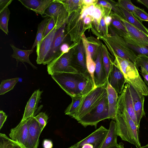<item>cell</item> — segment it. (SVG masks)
Here are the masks:
<instances>
[{
	"mask_svg": "<svg viewBox=\"0 0 148 148\" xmlns=\"http://www.w3.org/2000/svg\"><path fill=\"white\" fill-rule=\"evenodd\" d=\"M86 51V62L87 71L95 83L94 80V74L95 69V63L90 54L87 51Z\"/></svg>",
	"mask_w": 148,
	"mask_h": 148,
	"instance_id": "836d02e7",
	"label": "cell"
},
{
	"mask_svg": "<svg viewBox=\"0 0 148 148\" xmlns=\"http://www.w3.org/2000/svg\"><path fill=\"white\" fill-rule=\"evenodd\" d=\"M13 148H25L17 143L13 141Z\"/></svg>",
	"mask_w": 148,
	"mask_h": 148,
	"instance_id": "9f6ffc18",
	"label": "cell"
},
{
	"mask_svg": "<svg viewBox=\"0 0 148 148\" xmlns=\"http://www.w3.org/2000/svg\"><path fill=\"white\" fill-rule=\"evenodd\" d=\"M43 130L34 116L32 117L28 126L26 148H38L39 138Z\"/></svg>",
	"mask_w": 148,
	"mask_h": 148,
	"instance_id": "5bb4252c",
	"label": "cell"
},
{
	"mask_svg": "<svg viewBox=\"0 0 148 148\" xmlns=\"http://www.w3.org/2000/svg\"><path fill=\"white\" fill-rule=\"evenodd\" d=\"M120 19L126 27L129 36L138 42L148 44V35L121 17Z\"/></svg>",
	"mask_w": 148,
	"mask_h": 148,
	"instance_id": "603a6c76",
	"label": "cell"
},
{
	"mask_svg": "<svg viewBox=\"0 0 148 148\" xmlns=\"http://www.w3.org/2000/svg\"><path fill=\"white\" fill-rule=\"evenodd\" d=\"M34 118L43 129L47 123L49 118L47 114L45 112H41L34 116Z\"/></svg>",
	"mask_w": 148,
	"mask_h": 148,
	"instance_id": "f35d334b",
	"label": "cell"
},
{
	"mask_svg": "<svg viewBox=\"0 0 148 148\" xmlns=\"http://www.w3.org/2000/svg\"><path fill=\"white\" fill-rule=\"evenodd\" d=\"M104 20L106 25H108L112 22V18L111 16H108L105 18Z\"/></svg>",
	"mask_w": 148,
	"mask_h": 148,
	"instance_id": "f907efd6",
	"label": "cell"
},
{
	"mask_svg": "<svg viewBox=\"0 0 148 148\" xmlns=\"http://www.w3.org/2000/svg\"><path fill=\"white\" fill-rule=\"evenodd\" d=\"M115 120L118 136L137 148L140 147L139 130L126 110L122 92L118 96Z\"/></svg>",
	"mask_w": 148,
	"mask_h": 148,
	"instance_id": "6da1fadb",
	"label": "cell"
},
{
	"mask_svg": "<svg viewBox=\"0 0 148 148\" xmlns=\"http://www.w3.org/2000/svg\"><path fill=\"white\" fill-rule=\"evenodd\" d=\"M97 87L88 72L84 74L77 82L75 96H85Z\"/></svg>",
	"mask_w": 148,
	"mask_h": 148,
	"instance_id": "2e32d148",
	"label": "cell"
},
{
	"mask_svg": "<svg viewBox=\"0 0 148 148\" xmlns=\"http://www.w3.org/2000/svg\"><path fill=\"white\" fill-rule=\"evenodd\" d=\"M43 92L39 89L35 90L27 101L21 121H23L32 116H34L38 104Z\"/></svg>",
	"mask_w": 148,
	"mask_h": 148,
	"instance_id": "ac0fdd59",
	"label": "cell"
},
{
	"mask_svg": "<svg viewBox=\"0 0 148 148\" xmlns=\"http://www.w3.org/2000/svg\"><path fill=\"white\" fill-rule=\"evenodd\" d=\"M107 119L109 118L107 91L98 103L78 122L84 127L91 126L96 128L99 122Z\"/></svg>",
	"mask_w": 148,
	"mask_h": 148,
	"instance_id": "3957f363",
	"label": "cell"
},
{
	"mask_svg": "<svg viewBox=\"0 0 148 148\" xmlns=\"http://www.w3.org/2000/svg\"><path fill=\"white\" fill-rule=\"evenodd\" d=\"M119 5L127 12L133 14L137 7L130 0H121L118 1Z\"/></svg>",
	"mask_w": 148,
	"mask_h": 148,
	"instance_id": "e575fe53",
	"label": "cell"
},
{
	"mask_svg": "<svg viewBox=\"0 0 148 148\" xmlns=\"http://www.w3.org/2000/svg\"><path fill=\"white\" fill-rule=\"evenodd\" d=\"M102 60L108 77L109 73L111 69L112 63L111 62L105 49L104 48H103V49Z\"/></svg>",
	"mask_w": 148,
	"mask_h": 148,
	"instance_id": "8d00e7d4",
	"label": "cell"
},
{
	"mask_svg": "<svg viewBox=\"0 0 148 148\" xmlns=\"http://www.w3.org/2000/svg\"><path fill=\"white\" fill-rule=\"evenodd\" d=\"M7 116L2 110L0 111V129L2 128L3 125L6 120Z\"/></svg>",
	"mask_w": 148,
	"mask_h": 148,
	"instance_id": "ee69618b",
	"label": "cell"
},
{
	"mask_svg": "<svg viewBox=\"0 0 148 148\" xmlns=\"http://www.w3.org/2000/svg\"><path fill=\"white\" fill-rule=\"evenodd\" d=\"M65 24L57 29L56 32L50 49L44 59L42 64H48L60 54V47L64 38Z\"/></svg>",
	"mask_w": 148,
	"mask_h": 148,
	"instance_id": "8fae6325",
	"label": "cell"
},
{
	"mask_svg": "<svg viewBox=\"0 0 148 148\" xmlns=\"http://www.w3.org/2000/svg\"><path fill=\"white\" fill-rule=\"evenodd\" d=\"M78 52L77 55V61L78 64L76 68L79 73L85 74L88 72L84 54V49L82 44H79L78 47Z\"/></svg>",
	"mask_w": 148,
	"mask_h": 148,
	"instance_id": "f546056e",
	"label": "cell"
},
{
	"mask_svg": "<svg viewBox=\"0 0 148 148\" xmlns=\"http://www.w3.org/2000/svg\"><path fill=\"white\" fill-rule=\"evenodd\" d=\"M10 45L13 51L11 57L16 60L17 66L20 62L24 64V63L25 62L29 64L34 69H37V67L32 64L29 59V56L33 52L34 49H31L28 50H22L16 47L12 44H10Z\"/></svg>",
	"mask_w": 148,
	"mask_h": 148,
	"instance_id": "cb8c5ba5",
	"label": "cell"
},
{
	"mask_svg": "<svg viewBox=\"0 0 148 148\" xmlns=\"http://www.w3.org/2000/svg\"><path fill=\"white\" fill-rule=\"evenodd\" d=\"M136 1L144 5L148 9V0H137Z\"/></svg>",
	"mask_w": 148,
	"mask_h": 148,
	"instance_id": "681fc988",
	"label": "cell"
},
{
	"mask_svg": "<svg viewBox=\"0 0 148 148\" xmlns=\"http://www.w3.org/2000/svg\"><path fill=\"white\" fill-rule=\"evenodd\" d=\"M42 145L43 148H52L53 147V144L51 141L47 139L44 140Z\"/></svg>",
	"mask_w": 148,
	"mask_h": 148,
	"instance_id": "bcb514c9",
	"label": "cell"
},
{
	"mask_svg": "<svg viewBox=\"0 0 148 148\" xmlns=\"http://www.w3.org/2000/svg\"><path fill=\"white\" fill-rule=\"evenodd\" d=\"M112 45L116 55L130 61L136 65L137 57L130 49L123 37L117 36Z\"/></svg>",
	"mask_w": 148,
	"mask_h": 148,
	"instance_id": "30bf717a",
	"label": "cell"
},
{
	"mask_svg": "<svg viewBox=\"0 0 148 148\" xmlns=\"http://www.w3.org/2000/svg\"><path fill=\"white\" fill-rule=\"evenodd\" d=\"M91 21V18L89 16H87L84 20V23L86 24H89L90 22Z\"/></svg>",
	"mask_w": 148,
	"mask_h": 148,
	"instance_id": "db71d44e",
	"label": "cell"
},
{
	"mask_svg": "<svg viewBox=\"0 0 148 148\" xmlns=\"http://www.w3.org/2000/svg\"><path fill=\"white\" fill-rule=\"evenodd\" d=\"M115 56L114 63L123 73L126 82L144 96H148V87L140 76L136 65L130 61Z\"/></svg>",
	"mask_w": 148,
	"mask_h": 148,
	"instance_id": "7a4b0ae2",
	"label": "cell"
},
{
	"mask_svg": "<svg viewBox=\"0 0 148 148\" xmlns=\"http://www.w3.org/2000/svg\"><path fill=\"white\" fill-rule=\"evenodd\" d=\"M55 26V23L54 18L52 17H50L45 29L43 38L51 32Z\"/></svg>",
	"mask_w": 148,
	"mask_h": 148,
	"instance_id": "ab89813d",
	"label": "cell"
},
{
	"mask_svg": "<svg viewBox=\"0 0 148 148\" xmlns=\"http://www.w3.org/2000/svg\"><path fill=\"white\" fill-rule=\"evenodd\" d=\"M69 48L68 45L66 43L62 44L61 45L60 51L61 53H65L69 52Z\"/></svg>",
	"mask_w": 148,
	"mask_h": 148,
	"instance_id": "f6af8a7d",
	"label": "cell"
},
{
	"mask_svg": "<svg viewBox=\"0 0 148 148\" xmlns=\"http://www.w3.org/2000/svg\"><path fill=\"white\" fill-rule=\"evenodd\" d=\"M133 14L136 18L142 21H148V14L144 9L137 7Z\"/></svg>",
	"mask_w": 148,
	"mask_h": 148,
	"instance_id": "74e56055",
	"label": "cell"
},
{
	"mask_svg": "<svg viewBox=\"0 0 148 148\" xmlns=\"http://www.w3.org/2000/svg\"><path fill=\"white\" fill-rule=\"evenodd\" d=\"M108 130L101 126L86 137L73 145L75 148H100Z\"/></svg>",
	"mask_w": 148,
	"mask_h": 148,
	"instance_id": "ba28073f",
	"label": "cell"
},
{
	"mask_svg": "<svg viewBox=\"0 0 148 148\" xmlns=\"http://www.w3.org/2000/svg\"><path fill=\"white\" fill-rule=\"evenodd\" d=\"M136 65L140 68L141 74L143 76L144 81L148 87V62L147 57L144 56L137 57Z\"/></svg>",
	"mask_w": 148,
	"mask_h": 148,
	"instance_id": "f1b7e54d",
	"label": "cell"
},
{
	"mask_svg": "<svg viewBox=\"0 0 148 148\" xmlns=\"http://www.w3.org/2000/svg\"><path fill=\"white\" fill-rule=\"evenodd\" d=\"M112 23L117 29L119 36L124 38L129 36L128 32L121 22L119 16L118 18H114L112 19Z\"/></svg>",
	"mask_w": 148,
	"mask_h": 148,
	"instance_id": "d6a6232c",
	"label": "cell"
},
{
	"mask_svg": "<svg viewBox=\"0 0 148 148\" xmlns=\"http://www.w3.org/2000/svg\"><path fill=\"white\" fill-rule=\"evenodd\" d=\"M13 0H0V12L2 11L6 7H8Z\"/></svg>",
	"mask_w": 148,
	"mask_h": 148,
	"instance_id": "b9f144b4",
	"label": "cell"
},
{
	"mask_svg": "<svg viewBox=\"0 0 148 148\" xmlns=\"http://www.w3.org/2000/svg\"><path fill=\"white\" fill-rule=\"evenodd\" d=\"M84 74L58 73L51 75L53 79L71 97L75 96L77 82Z\"/></svg>",
	"mask_w": 148,
	"mask_h": 148,
	"instance_id": "5b68a950",
	"label": "cell"
},
{
	"mask_svg": "<svg viewBox=\"0 0 148 148\" xmlns=\"http://www.w3.org/2000/svg\"><path fill=\"white\" fill-rule=\"evenodd\" d=\"M129 87L132 99L138 128L139 130L140 120L145 115L144 106L145 96L129 84Z\"/></svg>",
	"mask_w": 148,
	"mask_h": 148,
	"instance_id": "4fadbf2b",
	"label": "cell"
},
{
	"mask_svg": "<svg viewBox=\"0 0 148 148\" xmlns=\"http://www.w3.org/2000/svg\"><path fill=\"white\" fill-rule=\"evenodd\" d=\"M84 42L86 51L90 54L92 58L96 50V46L93 44L88 42L85 39H84Z\"/></svg>",
	"mask_w": 148,
	"mask_h": 148,
	"instance_id": "60d3db41",
	"label": "cell"
},
{
	"mask_svg": "<svg viewBox=\"0 0 148 148\" xmlns=\"http://www.w3.org/2000/svg\"><path fill=\"white\" fill-rule=\"evenodd\" d=\"M19 79L18 77H16L2 80L0 85V95H3L12 90Z\"/></svg>",
	"mask_w": 148,
	"mask_h": 148,
	"instance_id": "4dcf8cb0",
	"label": "cell"
},
{
	"mask_svg": "<svg viewBox=\"0 0 148 148\" xmlns=\"http://www.w3.org/2000/svg\"><path fill=\"white\" fill-rule=\"evenodd\" d=\"M88 15L86 8L84 10L81 15V18L84 19Z\"/></svg>",
	"mask_w": 148,
	"mask_h": 148,
	"instance_id": "816d5d0a",
	"label": "cell"
},
{
	"mask_svg": "<svg viewBox=\"0 0 148 148\" xmlns=\"http://www.w3.org/2000/svg\"><path fill=\"white\" fill-rule=\"evenodd\" d=\"M123 38L128 47L136 57L141 56L148 58V44L138 42L129 36Z\"/></svg>",
	"mask_w": 148,
	"mask_h": 148,
	"instance_id": "ffe728a7",
	"label": "cell"
},
{
	"mask_svg": "<svg viewBox=\"0 0 148 148\" xmlns=\"http://www.w3.org/2000/svg\"><path fill=\"white\" fill-rule=\"evenodd\" d=\"M42 16L53 18L57 30L65 24L67 10L61 1L53 0Z\"/></svg>",
	"mask_w": 148,
	"mask_h": 148,
	"instance_id": "52a82bcc",
	"label": "cell"
},
{
	"mask_svg": "<svg viewBox=\"0 0 148 148\" xmlns=\"http://www.w3.org/2000/svg\"><path fill=\"white\" fill-rule=\"evenodd\" d=\"M102 15V12L101 10L97 7H95L92 15L94 18L97 21H99Z\"/></svg>",
	"mask_w": 148,
	"mask_h": 148,
	"instance_id": "7bdbcfd3",
	"label": "cell"
},
{
	"mask_svg": "<svg viewBox=\"0 0 148 148\" xmlns=\"http://www.w3.org/2000/svg\"><path fill=\"white\" fill-rule=\"evenodd\" d=\"M106 25L104 18L102 17L100 21L99 28L100 30L106 32Z\"/></svg>",
	"mask_w": 148,
	"mask_h": 148,
	"instance_id": "7dc6e473",
	"label": "cell"
},
{
	"mask_svg": "<svg viewBox=\"0 0 148 148\" xmlns=\"http://www.w3.org/2000/svg\"><path fill=\"white\" fill-rule=\"evenodd\" d=\"M68 148H75L74 147L73 145L71 146L70 147H69Z\"/></svg>",
	"mask_w": 148,
	"mask_h": 148,
	"instance_id": "91938a15",
	"label": "cell"
},
{
	"mask_svg": "<svg viewBox=\"0 0 148 148\" xmlns=\"http://www.w3.org/2000/svg\"><path fill=\"white\" fill-rule=\"evenodd\" d=\"M10 13L8 7L0 12V29L7 35L9 33L8 26Z\"/></svg>",
	"mask_w": 148,
	"mask_h": 148,
	"instance_id": "1f68e13d",
	"label": "cell"
},
{
	"mask_svg": "<svg viewBox=\"0 0 148 148\" xmlns=\"http://www.w3.org/2000/svg\"><path fill=\"white\" fill-rule=\"evenodd\" d=\"M107 82L118 94H121L126 81L123 73L114 63L112 64L111 69L107 77Z\"/></svg>",
	"mask_w": 148,
	"mask_h": 148,
	"instance_id": "7c38bea8",
	"label": "cell"
},
{
	"mask_svg": "<svg viewBox=\"0 0 148 148\" xmlns=\"http://www.w3.org/2000/svg\"><path fill=\"white\" fill-rule=\"evenodd\" d=\"M32 117L21 121L16 127L11 129L9 134L10 139L13 141L25 148L28 138L29 125Z\"/></svg>",
	"mask_w": 148,
	"mask_h": 148,
	"instance_id": "9c48e42d",
	"label": "cell"
},
{
	"mask_svg": "<svg viewBox=\"0 0 148 148\" xmlns=\"http://www.w3.org/2000/svg\"><path fill=\"white\" fill-rule=\"evenodd\" d=\"M120 7L124 15V20L130 24L148 35V29L132 13L127 12L121 7Z\"/></svg>",
	"mask_w": 148,
	"mask_h": 148,
	"instance_id": "4316f807",
	"label": "cell"
},
{
	"mask_svg": "<svg viewBox=\"0 0 148 148\" xmlns=\"http://www.w3.org/2000/svg\"><path fill=\"white\" fill-rule=\"evenodd\" d=\"M0 148H13L12 140L5 134H0Z\"/></svg>",
	"mask_w": 148,
	"mask_h": 148,
	"instance_id": "d590c367",
	"label": "cell"
},
{
	"mask_svg": "<svg viewBox=\"0 0 148 148\" xmlns=\"http://www.w3.org/2000/svg\"><path fill=\"white\" fill-rule=\"evenodd\" d=\"M70 53H61L47 65V71L52 75L58 73H79L72 66V56Z\"/></svg>",
	"mask_w": 148,
	"mask_h": 148,
	"instance_id": "8992f818",
	"label": "cell"
},
{
	"mask_svg": "<svg viewBox=\"0 0 148 148\" xmlns=\"http://www.w3.org/2000/svg\"><path fill=\"white\" fill-rule=\"evenodd\" d=\"M147 60L148 62V58L147 57Z\"/></svg>",
	"mask_w": 148,
	"mask_h": 148,
	"instance_id": "94428289",
	"label": "cell"
},
{
	"mask_svg": "<svg viewBox=\"0 0 148 148\" xmlns=\"http://www.w3.org/2000/svg\"><path fill=\"white\" fill-rule=\"evenodd\" d=\"M101 51L97 54L95 61V69L94 74V80L96 87L106 85L107 76L103 63Z\"/></svg>",
	"mask_w": 148,
	"mask_h": 148,
	"instance_id": "e0dca14e",
	"label": "cell"
},
{
	"mask_svg": "<svg viewBox=\"0 0 148 148\" xmlns=\"http://www.w3.org/2000/svg\"><path fill=\"white\" fill-rule=\"evenodd\" d=\"M95 7L94 5H92L86 8L88 15L92 16Z\"/></svg>",
	"mask_w": 148,
	"mask_h": 148,
	"instance_id": "c3c4849f",
	"label": "cell"
},
{
	"mask_svg": "<svg viewBox=\"0 0 148 148\" xmlns=\"http://www.w3.org/2000/svg\"><path fill=\"white\" fill-rule=\"evenodd\" d=\"M75 4H77L80 1V0H71Z\"/></svg>",
	"mask_w": 148,
	"mask_h": 148,
	"instance_id": "6f0895ef",
	"label": "cell"
},
{
	"mask_svg": "<svg viewBox=\"0 0 148 148\" xmlns=\"http://www.w3.org/2000/svg\"><path fill=\"white\" fill-rule=\"evenodd\" d=\"M107 135L100 148H109L113 147L117 143L116 126V121L112 120L110 123Z\"/></svg>",
	"mask_w": 148,
	"mask_h": 148,
	"instance_id": "d4e9b609",
	"label": "cell"
},
{
	"mask_svg": "<svg viewBox=\"0 0 148 148\" xmlns=\"http://www.w3.org/2000/svg\"><path fill=\"white\" fill-rule=\"evenodd\" d=\"M84 96H75L71 97L72 101L65 110V114L68 115L75 119L78 112Z\"/></svg>",
	"mask_w": 148,
	"mask_h": 148,
	"instance_id": "484cf974",
	"label": "cell"
},
{
	"mask_svg": "<svg viewBox=\"0 0 148 148\" xmlns=\"http://www.w3.org/2000/svg\"><path fill=\"white\" fill-rule=\"evenodd\" d=\"M50 18L49 17H45L38 25L36 38L32 48L34 49V48L36 46V52L38 50L41 42L43 38L45 29Z\"/></svg>",
	"mask_w": 148,
	"mask_h": 148,
	"instance_id": "83f0119b",
	"label": "cell"
},
{
	"mask_svg": "<svg viewBox=\"0 0 148 148\" xmlns=\"http://www.w3.org/2000/svg\"><path fill=\"white\" fill-rule=\"evenodd\" d=\"M122 92L123 94V101L126 110L138 128L136 116L128 84L125 85Z\"/></svg>",
	"mask_w": 148,
	"mask_h": 148,
	"instance_id": "7402d4cb",
	"label": "cell"
},
{
	"mask_svg": "<svg viewBox=\"0 0 148 148\" xmlns=\"http://www.w3.org/2000/svg\"><path fill=\"white\" fill-rule=\"evenodd\" d=\"M95 1L93 0H84L83 3L86 5H90L94 3Z\"/></svg>",
	"mask_w": 148,
	"mask_h": 148,
	"instance_id": "11a10c76",
	"label": "cell"
},
{
	"mask_svg": "<svg viewBox=\"0 0 148 148\" xmlns=\"http://www.w3.org/2000/svg\"><path fill=\"white\" fill-rule=\"evenodd\" d=\"M138 148H148V144H147L146 145L142 147L141 146L140 147Z\"/></svg>",
	"mask_w": 148,
	"mask_h": 148,
	"instance_id": "680465c9",
	"label": "cell"
},
{
	"mask_svg": "<svg viewBox=\"0 0 148 148\" xmlns=\"http://www.w3.org/2000/svg\"><path fill=\"white\" fill-rule=\"evenodd\" d=\"M124 145L123 143L121 142L119 144H117V145L109 148H124Z\"/></svg>",
	"mask_w": 148,
	"mask_h": 148,
	"instance_id": "f5cc1de1",
	"label": "cell"
},
{
	"mask_svg": "<svg viewBox=\"0 0 148 148\" xmlns=\"http://www.w3.org/2000/svg\"><path fill=\"white\" fill-rule=\"evenodd\" d=\"M106 86V84L97 87L84 96L75 119L77 121H79L98 103L107 92Z\"/></svg>",
	"mask_w": 148,
	"mask_h": 148,
	"instance_id": "277c9868",
	"label": "cell"
},
{
	"mask_svg": "<svg viewBox=\"0 0 148 148\" xmlns=\"http://www.w3.org/2000/svg\"><path fill=\"white\" fill-rule=\"evenodd\" d=\"M25 7L42 15L53 0H18Z\"/></svg>",
	"mask_w": 148,
	"mask_h": 148,
	"instance_id": "d6986e66",
	"label": "cell"
},
{
	"mask_svg": "<svg viewBox=\"0 0 148 148\" xmlns=\"http://www.w3.org/2000/svg\"><path fill=\"white\" fill-rule=\"evenodd\" d=\"M57 30L56 27L55 26L51 32L42 39L39 49L36 52L37 55L36 62L38 64H42L50 49Z\"/></svg>",
	"mask_w": 148,
	"mask_h": 148,
	"instance_id": "9a60e30c",
	"label": "cell"
},
{
	"mask_svg": "<svg viewBox=\"0 0 148 148\" xmlns=\"http://www.w3.org/2000/svg\"><path fill=\"white\" fill-rule=\"evenodd\" d=\"M106 89L109 107V118L115 120L116 106L118 96V93L107 82Z\"/></svg>",
	"mask_w": 148,
	"mask_h": 148,
	"instance_id": "44dd1931",
	"label": "cell"
}]
</instances>
